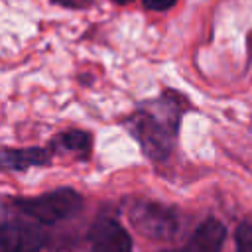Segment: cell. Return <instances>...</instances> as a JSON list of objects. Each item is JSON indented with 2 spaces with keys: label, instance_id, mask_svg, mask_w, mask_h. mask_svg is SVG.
Instances as JSON below:
<instances>
[{
  "label": "cell",
  "instance_id": "4",
  "mask_svg": "<svg viewBox=\"0 0 252 252\" xmlns=\"http://www.w3.org/2000/svg\"><path fill=\"white\" fill-rule=\"evenodd\" d=\"M39 224L41 222L28 215L18 219L4 217L0 228V252H39L45 242Z\"/></svg>",
  "mask_w": 252,
  "mask_h": 252
},
{
  "label": "cell",
  "instance_id": "9",
  "mask_svg": "<svg viewBox=\"0 0 252 252\" xmlns=\"http://www.w3.org/2000/svg\"><path fill=\"white\" fill-rule=\"evenodd\" d=\"M236 252H252V224L242 222L236 228Z\"/></svg>",
  "mask_w": 252,
  "mask_h": 252
},
{
  "label": "cell",
  "instance_id": "2",
  "mask_svg": "<svg viewBox=\"0 0 252 252\" xmlns=\"http://www.w3.org/2000/svg\"><path fill=\"white\" fill-rule=\"evenodd\" d=\"M16 209L32 219H35L41 224H53L59 220H65L73 217L81 205L83 197L71 189V187H61L51 193H43L39 197H30V199H18Z\"/></svg>",
  "mask_w": 252,
  "mask_h": 252
},
{
  "label": "cell",
  "instance_id": "10",
  "mask_svg": "<svg viewBox=\"0 0 252 252\" xmlns=\"http://www.w3.org/2000/svg\"><path fill=\"white\" fill-rule=\"evenodd\" d=\"M175 2L177 0H144V6L148 10H159V12H163V10H169Z\"/></svg>",
  "mask_w": 252,
  "mask_h": 252
},
{
  "label": "cell",
  "instance_id": "12",
  "mask_svg": "<svg viewBox=\"0 0 252 252\" xmlns=\"http://www.w3.org/2000/svg\"><path fill=\"white\" fill-rule=\"evenodd\" d=\"M114 2H116V4H130L132 0H114Z\"/></svg>",
  "mask_w": 252,
  "mask_h": 252
},
{
  "label": "cell",
  "instance_id": "7",
  "mask_svg": "<svg viewBox=\"0 0 252 252\" xmlns=\"http://www.w3.org/2000/svg\"><path fill=\"white\" fill-rule=\"evenodd\" d=\"M51 152L45 148H26V150H4L2 152V167L24 171L32 165H43L51 158Z\"/></svg>",
  "mask_w": 252,
  "mask_h": 252
},
{
  "label": "cell",
  "instance_id": "1",
  "mask_svg": "<svg viewBox=\"0 0 252 252\" xmlns=\"http://www.w3.org/2000/svg\"><path fill=\"white\" fill-rule=\"evenodd\" d=\"M181 112L177 94L167 93L161 98L142 104L126 124L148 158L163 159L173 148Z\"/></svg>",
  "mask_w": 252,
  "mask_h": 252
},
{
  "label": "cell",
  "instance_id": "6",
  "mask_svg": "<svg viewBox=\"0 0 252 252\" xmlns=\"http://www.w3.org/2000/svg\"><path fill=\"white\" fill-rule=\"evenodd\" d=\"M224 236V224L217 219H207L197 226V230L191 234L187 246L181 252H220Z\"/></svg>",
  "mask_w": 252,
  "mask_h": 252
},
{
  "label": "cell",
  "instance_id": "3",
  "mask_svg": "<svg viewBox=\"0 0 252 252\" xmlns=\"http://www.w3.org/2000/svg\"><path fill=\"white\" fill-rule=\"evenodd\" d=\"M128 219L138 232L154 240H171L179 230L175 209L152 201H132L128 205Z\"/></svg>",
  "mask_w": 252,
  "mask_h": 252
},
{
  "label": "cell",
  "instance_id": "11",
  "mask_svg": "<svg viewBox=\"0 0 252 252\" xmlns=\"http://www.w3.org/2000/svg\"><path fill=\"white\" fill-rule=\"evenodd\" d=\"M53 2L63 8H87L91 4V0H53Z\"/></svg>",
  "mask_w": 252,
  "mask_h": 252
},
{
  "label": "cell",
  "instance_id": "8",
  "mask_svg": "<svg viewBox=\"0 0 252 252\" xmlns=\"http://www.w3.org/2000/svg\"><path fill=\"white\" fill-rule=\"evenodd\" d=\"M91 148V138L87 132L81 130H69L63 134H57L51 140V150L61 154H73V156H87Z\"/></svg>",
  "mask_w": 252,
  "mask_h": 252
},
{
  "label": "cell",
  "instance_id": "5",
  "mask_svg": "<svg viewBox=\"0 0 252 252\" xmlns=\"http://www.w3.org/2000/svg\"><path fill=\"white\" fill-rule=\"evenodd\" d=\"M91 252H132V238L114 219H98L89 230Z\"/></svg>",
  "mask_w": 252,
  "mask_h": 252
}]
</instances>
